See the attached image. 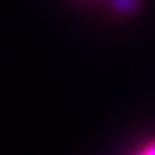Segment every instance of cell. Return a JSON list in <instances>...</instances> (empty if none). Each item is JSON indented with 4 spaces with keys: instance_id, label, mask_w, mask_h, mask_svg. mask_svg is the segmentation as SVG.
<instances>
[{
    "instance_id": "1",
    "label": "cell",
    "mask_w": 155,
    "mask_h": 155,
    "mask_svg": "<svg viewBox=\"0 0 155 155\" xmlns=\"http://www.w3.org/2000/svg\"><path fill=\"white\" fill-rule=\"evenodd\" d=\"M137 155H155V142H150L145 147H142Z\"/></svg>"
}]
</instances>
